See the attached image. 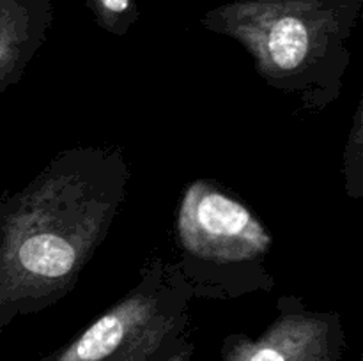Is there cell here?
Masks as SVG:
<instances>
[{"label":"cell","instance_id":"obj_1","mask_svg":"<svg viewBox=\"0 0 363 361\" xmlns=\"http://www.w3.org/2000/svg\"><path fill=\"white\" fill-rule=\"evenodd\" d=\"M128 183L123 149L78 145L0 198V331L69 296L108 236Z\"/></svg>","mask_w":363,"mask_h":361},{"label":"cell","instance_id":"obj_2","mask_svg":"<svg viewBox=\"0 0 363 361\" xmlns=\"http://www.w3.org/2000/svg\"><path fill=\"white\" fill-rule=\"evenodd\" d=\"M362 9L363 0H233L201 25L243 46L266 85L318 113L342 92Z\"/></svg>","mask_w":363,"mask_h":361},{"label":"cell","instance_id":"obj_3","mask_svg":"<svg viewBox=\"0 0 363 361\" xmlns=\"http://www.w3.org/2000/svg\"><path fill=\"white\" fill-rule=\"evenodd\" d=\"M174 241V264L194 297L230 301L275 289L268 269L273 234L220 180L195 179L184 188L176 209Z\"/></svg>","mask_w":363,"mask_h":361},{"label":"cell","instance_id":"obj_4","mask_svg":"<svg viewBox=\"0 0 363 361\" xmlns=\"http://www.w3.org/2000/svg\"><path fill=\"white\" fill-rule=\"evenodd\" d=\"M191 299L177 265L155 255L119 301L41 361H163L188 340Z\"/></svg>","mask_w":363,"mask_h":361},{"label":"cell","instance_id":"obj_5","mask_svg":"<svg viewBox=\"0 0 363 361\" xmlns=\"http://www.w3.org/2000/svg\"><path fill=\"white\" fill-rule=\"evenodd\" d=\"M279 315L259 336L233 333L222 342V361H340L346 345L337 311L312 310L300 296L279 297Z\"/></svg>","mask_w":363,"mask_h":361},{"label":"cell","instance_id":"obj_6","mask_svg":"<svg viewBox=\"0 0 363 361\" xmlns=\"http://www.w3.org/2000/svg\"><path fill=\"white\" fill-rule=\"evenodd\" d=\"M52 23L53 0H0V92L23 78Z\"/></svg>","mask_w":363,"mask_h":361},{"label":"cell","instance_id":"obj_7","mask_svg":"<svg viewBox=\"0 0 363 361\" xmlns=\"http://www.w3.org/2000/svg\"><path fill=\"white\" fill-rule=\"evenodd\" d=\"M96 25L108 34L123 38L138 21L137 0H84Z\"/></svg>","mask_w":363,"mask_h":361},{"label":"cell","instance_id":"obj_8","mask_svg":"<svg viewBox=\"0 0 363 361\" xmlns=\"http://www.w3.org/2000/svg\"><path fill=\"white\" fill-rule=\"evenodd\" d=\"M362 101L353 117L346 152H344V180L346 191L351 198H360L363 193V133H362Z\"/></svg>","mask_w":363,"mask_h":361},{"label":"cell","instance_id":"obj_9","mask_svg":"<svg viewBox=\"0 0 363 361\" xmlns=\"http://www.w3.org/2000/svg\"><path fill=\"white\" fill-rule=\"evenodd\" d=\"M194 353H195V345L190 342V340H186L183 345L177 347V349L174 350L170 356H167L163 361H191Z\"/></svg>","mask_w":363,"mask_h":361}]
</instances>
